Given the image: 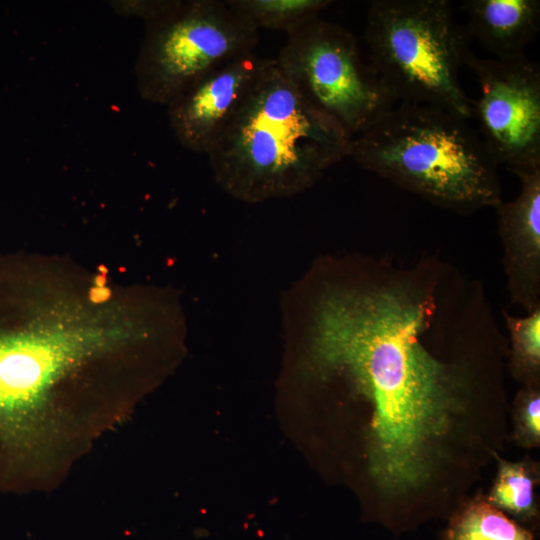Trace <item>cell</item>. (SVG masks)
Here are the masks:
<instances>
[{
	"label": "cell",
	"mask_w": 540,
	"mask_h": 540,
	"mask_svg": "<svg viewBox=\"0 0 540 540\" xmlns=\"http://www.w3.org/2000/svg\"><path fill=\"white\" fill-rule=\"evenodd\" d=\"M318 377L369 409L368 470L384 500L430 487L446 443L483 392H499L508 345L480 281L438 255L320 261L303 286Z\"/></svg>",
	"instance_id": "cell-1"
},
{
	"label": "cell",
	"mask_w": 540,
	"mask_h": 540,
	"mask_svg": "<svg viewBox=\"0 0 540 540\" xmlns=\"http://www.w3.org/2000/svg\"><path fill=\"white\" fill-rule=\"evenodd\" d=\"M351 139L270 58L206 155L223 191L258 203L312 187L348 156Z\"/></svg>",
	"instance_id": "cell-2"
},
{
	"label": "cell",
	"mask_w": 540,
	"mask_h": 540,
	"mask_svg": "<svg viewBox=\"0 0 540 540\" xmlns=\"http://www.w3.org/2000/svg\"><path fill=\"white\" fill-rule=\"evenodd\" d=\"M348 156L363 168L460 213L501 201L498 165L469 120L444 109L396 103L361 134Z\"/></svg>",
	"instance_id": "cell-3"
},
{
	"label": "cell",
	"mask_w": 540,
	"mask_h": 540,
	"mask_svg": "<svg viewBox=\"0 0 540 540\" xmlns=\"http://www.w3.org/2000/svg\"><path fill=\"white\" fill-rule=\"evenodd\" d=\"M465 27L448 0H376L365 40L370 65L396 103L434 106L474 118L459 81L470 54Z\"/></svg>",
	"instance_id": "cell-4"
},
{
	"label": "cell",
	"mask_w": 540,
	"mask_h": 540,
	"mask_svg": "<svg viewBox=\"0 0 540 540\" xmlns=\"http://www.w3.org/2000/svg\"><path fill=\"white\" fill-rule=\"evenodd\" d=\"M135 65L142 99L167 106L216 67L254 52L258 30L225 1L176 0L146 23Z\"/></svg>",
	"instance_id": "cell-5"
},
{
	"label": "cell",
	"mask_w": 540,
	"mask_h": 540,
	"mask_svg": "<svg viewBox=\"0 0 540 540\" xmlns=\"http://www.w3.org/2000/svg\"><path fill=\"white\" fill-rule=\"evenodd\" d=\"M284 77L352 138L396 104L354 35L319 17L287 34L275 59Z\"/></svg>",
	"instance_id": "cell-6"
},
{
	"label": "cell",
	"mask_w": 540,
	"mask_h": 540,
	"mask_svg": "<svg viewBox=\"0 0 540 540\" xmlns=\"http://www.w3.org/2000/svg\"><path fill=\"white\" fill-rule=\"evenodd\" d=\"M118 328L57 323L0 333V437L29 442L55 385L83 360L119 340Z\"/></svg>",
	"instance_id": "cell-7"
},
{
	"label": "cell",
	"mask_w": 540,
	"mask_h": 540,
	"mask_svg": "<svg viewBox=\"0 0 540 540\" xmlns=\"http://www.w3.org/2000/svg\"><path fill=\"white\" fill-rule=\"evenodd\" d=\"M469 67L479 83L473 100L479 134L495 163L513 174L540 169V67L526 55L512 60L479 58Z\"/></svg>",
	"instance_id": "cell-8"
},
{
	"label": "cell",
	"mask_w": 540,
	"mask_h": 540,
	"mask_svg": "<svg viewBox=\"0 0 540 540\" xmlns=\"http://www.w3.org/2000/svg\"><path fill=\"white\" fill-rule=\"evenodd\" d=\"M269 60L254 52L234 58L204 74L174 98L166 108L181 145L207 154Z\"/></svg>",
	"instance_id": "cell-9"
},
{
	"label": "cell",
	"mask_w": 540,
	"mask_h": 540,
	"mask_svg": "<svg viewBox=\"0 0 540 540\" xmlns=\"http://www.w3.org/2000/svg\"><path fill=\"white\" fill-rule=\"evenodd\" d=\"M516 176L519 195L495 209L510 299L529 313L540 307V169Z\"/></svg>",
	"instance_id": "cell-10"
},
{
	"label": "cell",
	"mask_w": 540,
	"mask_h": 540,
	"mask_svg": "<svg viewBox=\"0 0 540 540\" xmlns=\"http://www.w3.org/2000/svg\"><path fill=\"white\" fill-rule=\"evenodd\" d=\"M468 36L476 38L498 60L525 56L540 27L539 0H467Z\"/></svg>",
	"instance_id": "cell-11"
},
{
	"label": "cell",
	"mask_w": 540,
	"mask_h": 540,
	"mask_svg": "<svg viewBox=\"0 0 540 540\" xmlns=\"http://www.w3.org/2000/svg\"><path fill=\"white\" fill-rule=\"evenodd\" d=\"M225 3L245 23L260 28L295 31L318 18L321 10L331 5L330 0H226Z\"/></svg>",
	"instance_id": "cell-12"
},
{
	"label": "cell",
	"mask_w": 540,
	"mask_h": 540,
	"mask_svg": "<svg viewBox=\"0 0 540 540\" xmlns=\"http://www.w3.org/2000/svg\"><path fill=\"white\" fill-rule=\"evenodd\" d=\"M447 540H533V537L487 499L477 497L454 514Z\"/></svg>",
	"instance_id": "cell-13"
},
{
	"label": "cell",
	"mask_w": 540,
	"mask_h": 540,
	"mask_svg": "<svg viewBox=\"0 0 540 540\" xmlns=\"http://www.w3.org/2000/svg\"><path fill=\"white\" fill-rule=\"evenodd\" d=\"M535 469L528 462L499 460L498 471L487 497L489 503L521 519L536 515Z\"/></svg>",
	"instance_id": "cell-14"
},
{
	"label": "cell",
	"mask_w": 540,
	"mask_h": 540,
	"mask_svg": "<svg viewBox=\"0 0 540 540\" xmlns=\"http://www.w3.org/2000/svg\"><path fill=\"white\" fill-rule=\"evenodd\" d=\"M509 335V368L525 384L540 383V307L524 317L502 312Z\"/></svg>",
	"instance_id": "cell-15"
},
{
	"label": "cell",
	"mask_w": 540,
	"mask_h": 540,
	"mask_svg": "<svg viewBox=\"0 0 540 540\" xmlns=\"http://www.w3.org/2000/svg\"><path fill=\"white\" fill-rule=\"evenodd\" d=\"M515 437L521 445L534 447L540 441L539 383L525 384L514 403Z\"/></svg>",
	"instance_id": "cell-16"
}]
</instances>
